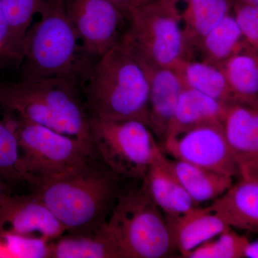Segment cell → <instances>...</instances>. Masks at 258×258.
Here are the masks:
<instances>
[{"label":"cell","mask_w":258,"mask_h":258,"mask_svg":"<svg viewBox=\"0 0 258 258\" xmlns=\"http://www.w3.org/2000/svg\"><path fill=\"white\" fill-rule=\"evenodd\" d=\"M3 118L18 139L24 170L31 181L32 191L96 154L93 148L83 141L45 125L5 112Z\"/></svg>","instance_id":"cell-6"},{"label":"cell","mask_w":258,"mask_h":258,"mask_svg":"<svg viewBox=\"0 0 258 258\" xmlns=\"http://www.w3.org/2000/svg\"><path fill=\"white\" fill-rule=\"evenodd\" d=\"M103 227L121 258L167 257L176 250L165 217L142 180L122 189Z\"/></svg>","instance_id":"cell-5"},{"label":"cell","mask_w":258,"mask_h":258,"mask_svg":"<svg viewBox=\"0 0 258 258\" xmlns=\"http://www.w3.org/2000/svg\"><path fill=\"white\" fill-rule=\"evenodd\" d=\"M127 15L128 28L121 40L139 57L174 70L189 58L177 1L152 0Z\"/></svg>","instance_id":"cell-7"},{"label":"cell","mask_w":258,"mask_h":258,"mask_svg":"<svg viewBox=\"0 0 258 258\" xmlns=\"http://www.w3.org/2000/svg\"><path fill=\"white\" fill-rule=\"evenodd\" d=\"M13 191V189L8 185L3 180L0 179V200L4 196L5 194Z\"/></svg>","instance_id":"cell-31"},{"label":"cell","mask_w":258,"mask_h":258,"mask_svg":"<svg viewBox=\"0 0 258 258\" xmlns=\"http://www.w3.org/2000/svg\"><path fill=\"white\" fill-rule=\"evenodd\" d=\"M45 0H3L8 23L6 41L0 55L20 64L24 44L35 15L39 14Z\"/></svg>","instance_id":"cell-22"},{"label":"cell","mask_w":258,"mask_h":258,"mask_svg":"<svg viewBox=\"0 0 258 258\" xmlns=\"http://www.w3.org/2000/svg\"><path fill=\"white\" fill-rule=\"evenodd\" d=\"M220 67L230 86L233 103L258 107V53L244 45Z\"/></svg>","instance_id":"cell-18"},{"label":"cell","mask_w":258,"mask_h":258,"mask_svg":"<svg viewBox=\"0 0 258 258\" xmlns=\"http://www.w3.org/2000/svg\"><path fill=\"white\" fill-rule=\"evenodd\" d=\"M245 257L258 258V240L249 242L245 251Z\"/></svg>","instance_id":"cell-30"},{"label":"cell","mask_w":258,"mask_h":258,"mask_svg":"<svg viewBox=\"0 0 258 258\" xmlns=\"http://www.w3.org/2000/svg\"><path fill=\"white\" fill-rule=\"evenodd\" d=\"M233 0H188L181 13V24L187 53L198 48L204 37L230 14ZM189 54V53H188Z\"/></svg>","instance_id":"cell-20"},{"label":"cell","mask_w":258,"mask_h":258,"mask_svg":"<svg viewBox=\"0 0 258 258\" xmlns=\"http://www.w3.org/2000/svg\"><path fill=\"white\" fill-rule=\"evenodd\" d=\"M136 56L149 82V128L155 137L164 141L185 86L176 70L157 66Z\"/></svg>","instance_id":"cell-13"},{"label":"cell","mask_w":258,"mask_h":258,"mask_svg":"<svg viewBox=\"0 0 258 258\" xmlns=\"http://www.w3.org/2000/svg\"><path fill=\"white\" fill-rule=\"evenodd\" d=\"M228 106L227 103L185 86L180 94L165 139L199 125L223 122Z\"/></svg>","instance_id":"cell-17"},{"label":"cell","mask_w":258,"mask_h":258,"mask_svg":"<svg viewBox=\"0 0 258 258\" xmlns=\"http://www.w3.org/2000/svg\"><path fill=\"white\" fill-rule=\"evenodd\" d=\"M244 43L240 25L234 15L230 14L204 37L198 48L203 53V60L221 66Z\"/></svg>","instance_id":"cell-24"},{"label":"cell","mask_w":258,"mask_h":258,"mask_svg":"<svg viewBox=\"0 0 258 258\" xmlns=\"http://www.w3.org/2000/svg\"><path fill=\"white\" fill-rule=\"evenodd\" d=\"M24 44L23 78H69L81 73L83 51L64 0H45Z\"/></svg>","instance_id":"cell-4"},{"label":"cell","mask_w":258,"mask_h":258,"mask_svg":"<svg viewBox=\"0 0 258 258\" xmlns=\"http://www.w3.org/2000/svg\"><path fill=\"white\" fill-rule=\"evenodd\" d=\"M217 237L216 239H212L198 246L186 257H245L246 249L249 243L245 237L236 233L231 228Z\"/></svg>","instance_id":"cell-26"},{"label":"cell","mask_w":258,"mask_h":258,"mask_svg":"<svg viewBox=\"0 0 258 258\" xmlns=\"http://www.w3.org/2000/svg\"><path fill=\"white\" fill-rule=\"evenodd\" d=\"M111 1L127 13L129 10L140 5L146 4L152 0H111Z\"/></svg>","instance_id":"cell-29"},{"label":"cell","mask_w":258,"mask_h":258,"mask_svg":"<svg viewBox=\"0 0 258 258\" xmlns=\"http://www.w3.org/2000/svg\"><path fill=\"white\" fill-rule=\"evenodd\" d=\"M47 258H121L103 225L91 234L66 232L50 242Z\"/></svg>","instance_id":"cell-19"},{"label":"cell","mask_w":258,"mask_h":258,"mask_svg":"<svg viewBox=\"0 0 258 258\" xmlns=\"http://www.w3.org/2000/svg\"><path fill=\"white\" fill-rule=\"evenodd\" d=\"M121 178L95 154L72 170L42 183L32 192L67 232L91 234L111 215L123 188Z\"/></svg>","instance_id":"cell-1"},{"label":"cell","mask_w":258,"mask_h":258,"mask_svg":"<svg viewBox=\"0 0 258 258\" xmlns=\"http://www.w3.org/2000/svg\"><path fill=\"white\" fill-rule=\"evenodd\" d=\"M149 86L143 66L122 40L99 57L85 88L91 114L111 120H138L149 127Z\"/></svg>","instance_id":"cell-3"},{"label":"cell","mask_w":258,"mask_h":258,"mask_svg":"<svg viewBox=\"0 0 258 258\" xmlns=\"http://www.w3.org/2000/svg\"><path fill=\"white\" fill-rule=\"evenodd\" d=\"M0 109L79 139L92 147L91 113L76 79L22 78L0 81Z\"/></svg>","instance_id":"cell-2"},{"label":"cell","mask_w":258,"mask_h":258,"mask_svg":"<svg viewBox=\"0 0 258 258\" xmlns=\"http://www.w3.org/2000/svg\"><path fill=\"white\" fill-rule=\"evenodd\" d=\"M67 232L66 227L32 191H10L0 200V234L34 237L47 242Z\"/></svg>","instance_id":"cell-11"},{"label":"cell","mask_w":258,"mask_h":258,"mask_svg":"<svg viewBox=\"0 0 258 258\" xmlns=\"http://www.w3.org/2000/svg\"><path fill=\"white\" fill-rule=\"evenodd\" d=\"M186 87L204 93L217 101L233 103L225 73L220 66L205 60L185 59L176 69Z\"/></svg>","instance_id":"cell-23"},{"label":"cell","mask_w":258,"mask_h":258,"mask_svg":"<svg viewBox=\"0 0 258 258\" xmlns=\"http://www.w3.org/2000/svg\"><path fill=\"white\" fill-rule=\"evenodd\" d=\"M166 163L195 203L216 200L233 184V177L208 170L186 161L170 160Z\"/></svg>","instance_id":"cell-21"},{"label":"cell","mask_w":258,"mask_h":258,"mask_svg":"<svg viewBox=\"0 0 258 258\" xmlns=\"http://www.w3.org/2000/svg\"><path fill=\"white\" fill-rule=\"evenodd\" d=\"M163 147L164 152L178 160L232 177L239 175L222 122L199 125L167 137Z\"/></svg>","instance_id":"cell-9"},{"label":"cell","mask_w":258,"mask_h":258,"mask_svg":"<svg viewBox=\"0 0 258 258\" xmlns=\"http://www.w3.org/2000/svg\"><path fill=\"white\" fill-rule=\"evenodd\" d=\"M241 2H243L247 4L254 5V6H258V0H240Z\"/></svg>","instance_id":"cell-32"},{"label":"cell","mask_w":258,"mask_h":258,"mask_svg":"<svg viewBox=\"0 0 258 258\" xmlns=\"http://www.w3.org/2000/svg\"><path fill=\"white\" fill-rule=\"evenodd\" d=\"M67 7L87 55L100 57L122 40L128 15L111 0H71Z\"/></svg>","instance_id":"cell-10"},{"label":"cell","mask_w":258,"mask_h":258,"mask_svg":"<svg viewBox=\"0 0 258 258\" xmlns=\"http://www.w3.org/2000/svg\"><path fill=\"white\" fill-rule=\"evenodd\" d=\"M232 8L244 41L258 53V6L233 0Z\"/></svg>","instance_id":"cell-27"},{"label":"cell","mask_w":258,"mask_h":258,"mask_svg":"<svg viewBox=\"0 0 258 258\" xmlns=\"http://www.w3.org/2000/svg\"><path fill=\"white\" fill-rule=\"evenodd\" d=\"M8 27L3 8V0H0V50L5 45L8 37Z\"/></svg>","instance_id":"cell-28"},{"label":"cell","mask_w":258,"mask_h":258,"mask_svg":"<svg viewBox=\"0 0 258 258\" xmlns=\"http://www.w3.org/2000/svg\"><path fill=\"white\" fill-rule=\"evenodd\" d=\"M222 123L239 176L258 178V107L230 103Z\"/></svg>","instance_id":"cell-12"},{"label":"cell","mask_w":258,"mask_h":258,"mask_svg":"<svg viewBox=\"0 0 258 258\" xmlns=\"http://www.w3.org/2000/svg\"><path fill=\"white\" fill-rule=\"evenodd\" d=\"M142 181L166 220L181 216L196 208L197 204L169 169L162 151Z\"/></svg>","instance_id":"cell-14"},{"label":"cell","mask_w":258,"mask_h":258,"mask_svg":"<svg viewBox=\"0 0 258 258\" xmlns=\"http://www.w3.org/2000/svg\"><path fill=\"white\" fill-rule=\"evenodd\" d=\"M209 208L231 227L258 232V178H241Z\"/></svg>","instance_id":"cell-16"},{"label":"cell","mask_w":258,"mask_h":258,"mask_svg":"<svg viewBox=\"0 0 258 258\" xmlns=\"http://www.w3.org/2000/svg\"><path fill=\"white\" fill-rule=\"evenodd\" d=\"M176 1H177V2H178V1H179V0H176ZM184 1H186H186H188V0H184Z\"/></svg>","instance_id":"cell-33"},{"label":"cell","mask_w":258,"mask_h":258,"mask_svg":"<svg viewBox=\"0 0 258 258\" xmlns=\"http://www.w3.org/2000/svg\"><path fill=\"white\" fill-rule=\"evenodd\" d=\"M173 243L182 257L198 246L231 228L230 225L209 208H195L175 218L166 220Z\"/></svg>","instance_id":"cell-15"},{"label":"cell","mask_w":258,"mask_h":258,"mask_svg":"<svg viewBox=\"0 0 258 258\" xmlns=\"http://www.w3.org/2000/svg\"><path fill=\"white\" fill-rule=\"evenodd\" d=\"M0 179L12 189L25 185L32 191L31 181L24 170L18 139L3 118H0Z\"/></svg>","instance_id":"cell-25"},{"label":"cell","mask_w":258,"mask_h":258,"mask_svg":"<svg viewBox=\"0 0 258 258\" xmlns=\"http://www.w3.org/2000/svg\"><path fill=\"white\" fill-rule=\"evenodd\" d=\"M91 142L97 157L122 178L142 180L161 152L152 131L138 120L91 114Z\"/></svg>","instance_id":"cell-8"}]
</instances>
